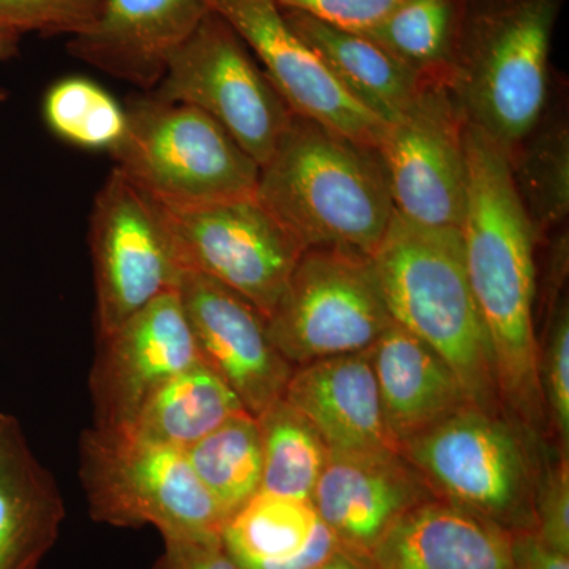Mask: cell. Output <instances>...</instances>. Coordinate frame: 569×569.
Returning <instances> with one entry per match:
<instances>
[{
  "instance_id": "cell-1",
  "label": "cell",
  "mask_w": 569,
  "mask_h": 569,
  "mask_svg": "<svg viewBox=\"0 0 569 569\" xmlns=\"http://www.w3.org/2000/svg\"><path fill=\"white\" fill-rule=\"evenodd\" d=\"M463 146L468 182L460 234L468 282L488 329L505 411L541 437L548 419L533 320L538 230L503 149L467 122Z\"/></svg>"
},
{
  "instance_id": "cell-2",
  "label": "cell",
  "mask_w": 569,
  "mask_h": 569,
  "mask_svg": "<svg viewBox=\"0 0 569 569\" xmlns=\"http://www.w3.org/2000/svg\"><path fill=\"white\" fill-rule=\"evenodd\" d=\"M257 200L302 249L369 257L396 212L377 151L296 114L260 167Z\"/></svg>"
},
{
  "instance_id": "cell-3",
  "label": "cell",
  "mask_w": 569,
  "mask_h": 569,
  "mask_svg": "<svg viewBox=\"0 0 569 569\" xmlns=\"http://www.w3.org/2000/svg\"><path fill=\"white\" fill-rule=\"evenodd\" d=\"M370 258L392 320L448 362L471 406L507 415L488 329L468 282L460 230L419 227L395 212Z\"/></svg>"
},
{
  "instance_id": "cell-4",
  "label": "cell",
  "mask_w": 569,
  "mask_h": 569,
  "mask_svg": "<svg viewBox=\"0 0 569 569\" xmlns=\"http://www.w3.org/2000/svg\"><path fill=\"white\" fill-rule=\"evenodd\" d=\"M560 7L561 0H489L467 9L451 93L468 126L509 159L545 110Z\"/></svg>"
},
{
  "instance_id": "cell-5",
  "label": "cell",
  "mask_w": 569,
  "mask_h": 569,
  "mask_svg": "<svg viewBox=\"0 0 569 569\" xmlns=\"http://www.w3.org/2000/svg\"><path fill=\"white\" fill-rule=\"evenodd\" d=\"M539 438L508 415L468 406L397 451L433 498L516 533L537 529L535 492L545 459Z\"/></svg>"
},
{
  "instance_id": "cell-6",
  "label": "cell",
  "mask_w": 569,
  "mask_h": 569,
  "mask_svg": "<svg viewBox=\"0 0 569 569\" xmlns=\"http://www.w3.org/2000/svg\"><path fill=\"white\" fill-rule=\"evenodd\" d=\"M126 114L110 152L114 168L157 203L187 209L257 197L260 164L204 111L148 92Z\"/></svg>"
},
{
  "instance_id": "cell-7",
  "label": "cell",
  "mask_w": 569,
  "mask_h": 569,
  "mask_svg": "<svg viewBox=\"0 0 569 569\" xmlns=\"http://www.w3.org/2000/svg\"><path fill=\"white\" fill-rule=\"evenodd\" d=\"M80 478L96 522L152 526L163 539H222L228 516L178 449L93 426L81 437Z\"/></svg>"
},
{
  "instance_id": "cell-8",
  "label": "cell",
  "mask_w": 569,
  "mask_h": 569,
  "mask_svg": "<svg viewBox=\"0 0 569 569\" xmlns=\"http://www.w3.org/2000/svg\"><path fill=\"white\" fill-rule=\"evenodd\" d=\"M392 321L369 254L313 247L299 257L266 326L279 353L299 367L369 350Z\"/></svg>"
},
{
  "instance_id": "cell-9",
  "label": "cell",
  "mask_w": 569,
  "mask_h": 569,
  "mask_svg": "<svg viewBox=\"0 0 569 569\" xmlns=\"http://www.w3.org/2000/svg\"><path fill=\"white\" fill-rule=\"evenodd\" d=\"M151 93L211 116L260 167L295 116L241 37L213 11L171 58Z\"/></svg>"
},
{
  "instance_id": "cell-10",
  "label": "cell",
  "mask_w": 569,
  "mask_h": 569,
  "mask_svg": "<svg viewBox=\"0 0 569 569\" xmlns=\"http://www.w3.org/2000/svg\"><path fill=\"white\" fill-rule=\"evenodd\" d=\"M97 335L168 291L183 276L162 206L112 168L93 198L89 217Z\"/></svg>"
},
{
  "instance_id": "cell-11",
  "label": "cell",
  "mask_w": 569,
  "mask_h": 569,
  "mask_svg": "<svg viewBox=\"0 0 569 569\" xmlns=\"http://www.w3.org/2000/svg\"><path fill=\"white\" fill-rule=\"evenodd\" d=\"M162 209L183 271L211 277L268 320L305 249L257 197Z\"/></svg>"
},
{
  "instance_id": "cell-12",
  "label": "cell",
  "mask_w": 569,
  "mask_h": 569,
  "mask_svg": "<svg viewBox=\"0 0 569 569\" xmlns=\"http://www.w3.org/2000/svg\"><path fill=\"white\" fill-rule=\"evenodd\" d=\"M463 132L466 119L445 88L387 123L376 151L397 216L419 227L460 230L468 182Z\"/></svg>"
},
{
  "instance_id": "cell-13",
  "label": "cell",
  "mask_w": 569,
  "mask_h": 569,
  "mask_svg": "<svg viewBox=\"0 0 569 569\" xmlns=\"http://www.w3.org/2000/svg\"><path fill=\"white\" fill-rule=\"evenodd\" d=\"M241 37L291 112L376 151L385 123L340 84L276 0H209Z\"/></svg>"
},
{
  "instance_id": "cell-14",
  "label": "cell",
  "mask_w": 569,
  "mask_h": 569,
  "mask_svg": "<svg viewBox=\"0 0 569 569\" xmlns=\"http://www.w3.org/2000/svg\"><path fill=\"white\" fill-rule=\"evenodd\" d=\"M201 362L178 291H168L99 337L91 372L93 426L127 429L168 380Z\"/></svg>"
},
{
  "instance_id": "cell-15",
  "label": "cell",
  "mask_w": 569,
  "mask_h": 569,
  "mask_svg": "<svg viewBox=\"0 0 569 569\" xmlns=\"http://www.w3.org/2000/svg\"><path fill=\"white\" fill-rule=\"evenodd\" d=\"M201 361L228 385L252 417L282 399L295 367L269 337L257 307L211 277L183 272L178 288Z\"/></svg>"
},
{
  "instance_id": "cell-16",
  "label": "cell",
  "mask_w": 569,
  "mask_h": 569,
  "mask_svg": "<svg viewBox=\"0 0 569 569\" xmlns=\"http://www.w3.org/2000/svg\"><path fill=\"white\" fill-rule=\"evenodd\" d=\"M432 498L417 468L399 451L376 449L329 451L312 503L342 548L370 557L408 511Z\"/></svg>"
},
{
  "instance_id": "cell-17",
  "label": "cell",
  "mask_w": 569,
  "mask_h": 569,
  "mask_svg": "<svg viewBox=\"0 0 569 569\" xmlns=\"http://www.w3.org/2000/svg\"><path fill=\"white\" fill-rule=\"evenodd\" d=\"M209 13V0H104L99 21L71 37L67 51L114 80L151 92Z\"/></svg>"
},
{
  "instance_id": "cell-18",
  "label": "cell",
  "mask_w": 569,
  "mask_h": 569,
  "mask_svg": "<svg viewBox=\"0 0 569 569\" xmlns=\"http://www.w3.org/2000/svg\"><path fill=\"white\" fill-rule=\"evenodd\" d=\"M283 399L312 422L331 451H397L381 413L370 348L295 367Z\"/></svg>"
},
{
  "instance_id": "cell-19",
  "label": "cell",
  "mask_w": 569,
  "mask_h": 569,
  "mask_svg": "<svg viewBox=\"0 0 569 569\" xmlns=\"http://www.w3.org/2000/svg\"><path fill=\"white\" fill-rule=\"evenodd\" d=\"M370 355L385 426L397 449L471 406L448 362L396 321Z\"/></svg>"
},
{
  "instance_id": "cell-20",
  "label": "cell",
  "mask_w": 569,
  "mask_h": 569,
  "mask_svg": "<svg viewBox=\"0 0 569 569\" xmlns=\"http://www.w3.org/2000/svg\"><path fill=\"white\" fill-rule=\"evenodd\" d=\"M370 559L376 569H511V533L432 498L408 511Z\"/></svg>"
},
{
  "instance_id": "cell-21",
  "label": "cell",
  "mask_w": 569,
  "mask_h": 569,
  "mask_svg": "<svg viewBox=\"0 0 569 569\" xmlns=\"http://www.w3.org/2000/svg\"><path fill=\"white\" fill-rule=\"evenodd\" d=\"M283 14L340 84L385 126L406 116L433 89L443 88L399 61L365 33L326 24L301 11L283 10Z\"/></svg>"
},
{
  "instance_id": "cell-22",
  "label": "cell",
  "mask_w": 569,
  "mask_h": 569,
  "mask_svg": "<svg viewBox=\"0 0 569 569\" xmlns=\"http://www.w3.org/2000/svg\"><path fill=\"white\" fill-rule=\"evenodd\" d=\"M63 519L61 490L10 417L0 430V569H39Z\"/></svg>"
},
{
  "instance_id": "cell-23",
  "label": "cell",
  "mask_w": 569,
  "mask_h": 569,
  "mask_svg": "<svg viewBox=\"0 0 569 569\" xmlns=\"http://www.w3.org/2000/svg\"><path fill=\"white\" fill-rule=\"evenodd\" d=\"M249 413L227 383L198 362L157 389L127 432L148 443L186 451L236 417Z\"/></svg>"
},
{
  "instance_id": "cell-24",
  "label": "cell",
  "mask_w": 569,
  "mask_h": 569,
  "mask_svg": "<svg viewBox=\"0 0 569 569\" xmlns=\"http://www.w3.org/2000/svg\"><path fill=\"white\" fill-rule=\"evenodd\" d=\"M468 0H403L365 36L451 91Z\"/></svg>"
},
{
  "instance_id": "cell-25",
  "label": "cell",
  "mask_w": 569,
  "mask_h": 569,
  "mask_svg": "<svg viewBox=\"0 0 569 569\" xmlns=\"http://www.w3.org/2000/svg\"><path fill=\"white\" fill-rule=\"evenodd\" d=\"M318 523L312 501L260 490L228 519L222 545L242 567L279 563L307 548Z\"/></svg>"
},
{
  "instance_id": "cell-26",
  "label": "cell",
  "mask_w": 569,
  "mask_h": 569,
  "mask_svg": "<svg viewBox=\"0 0 569 569\" xmlns=\"http://www.w3.org/2000/svg\"><path fill=\"white\" fill-rule=\"evenodd\" d=\"M254 418L263 449L260 490L312 501L331 449L312 422L283 397Z\"/></svg>"
},
{
  "instance_id": "cell-27",
  "label": "cell",
  "mask_w": 569,
  "mask_h": 569,
  "mask_svg": "<svg viewBox=\"0 0 569 569\" xmlns=\"http://www.w3.org/2000/svg\"><path fill=\"white\" fill-rule=\"evenodd\" d=\"M183 455L228 519L260 492L263 449L257 418L250 413L217 427Z\"/></svg>"
},
{
  "instance_id": "cell-28",
  "label": "cell",
  "mask_w": 569,
  "mask_h": 569,
  "mask_svg": "<svg viewBox=\"0 0 569 569\" xmlns=\"http://www.w3.org/2000/svg\"><path fill=\"white\" fill-rule=\"evenodd\" d=\"M43 118L56 137L88 151L111 152L127 126L126 108L102 86L81 77L51 86Z\"/></svg>"
},
{
  "instance_id": "cell-29",
  "label": "cell",
  "mask_w": 569,
  "mask_h": 569,
  "mask_svg": "<svg viewBox=\"0 0 569 569\" xmlns=\"http://www.w3.org/2000/svg\"><path fill=\"white\" fill-rule=\"evenodd\" d=\"M512 176L537 230L563 222L569 211L567 129L549 130L535 140Z\"/></svg>"
},
{
  "instance_id": "cell-30",
  "label": "cell",
  "mask_w": 569,
  "mask_h": 569,
  "mask_svg": "<svg viewBox=\"0 0 569 569\" xmlns=\"http://www.w3.org/2000/svg\"><path fill=\"white\" fill-rule=\"evenodd\" d=\"M538 378L548 425L559 438L560 452L569 448V309L560 298L549 317L545 342L538 347Z\"/></svg>"
},
{
  "instance_id": "cell-31",
  "label": "cell",
  "mask_w": 569,
  "mask_h": 569,
  "mask_svg": "<svg viewBox=\"0 0 569 569\" xmlns=\"http://www.w3.org/2000/svg\"><path fill=\"white\" fill-rule=\"evenodd\" d=\"M104 7V0H0V33L80 36L89 31Z\"/></svg>"
},
{
  "instance_id": "cell-32",
  "label": "cell",
  "mask_w": 569,
  "mask_h": 569,
  "mask_svg": "<svg viewBox=\"0 0 569 569\" xmlns=\"http://www.w3.org/2000/svg\"><path fill=\"white\" fill-rule=\"evenodd\" d=\"M535 518L538 537L569 556V463L563 452L556 460L542 459L535 492Z\"/></svg>"
},
{
  "instance_id": "cell-33",
  "label": "cell",
  "mask_w": 569,
  "mask_h": 569,
  "mask_svg": "<svg viewBox=\"0 0 569 569\" xmlns=\"http://www.w3.org/2000/svg\"><path fill=\"white\" fill-rule=\"evenodd\" d=\"M282 10L301 11L326 24L366 33L403 0H276Z\"/></svg>"
},
{
  "instance_id": "cell-34",
  "label": "cell",
  "mask_w": 569,
  "mask_h": 569,
  "mask_svg": "<svg viewBox=\"0 0 569 569\" xmlns=\"http://www.w3.org/2000/svg\"><path fill=\"white\" fill-rule=\"evenodd\" d=\"M162 556L152 569H242L223 548L222 539H163Z\"/></svg>"
},
{
  "instance_id": "cell-35",
  "label": "cell",
  "mask_w": 569,
  "mask_h": 569,
  "mask_svg": "<svg viewBox=\"0 0 569 569\" xmlns=\"http://www.w3.org/2000/svg\"><path fill=\"white\" fill-rule=\"evenodd\" d=\"M511 569H569V556L550 548L537 531L511 533Z\"/></svg>"
},
{
  "instance_id": "cell-36",
  "label": "cell",
  "mask_w": 569,
  "mask_h": 569,
  "mask_svg": "<svg viewBox=\"0 0 569 569\" xmlns=\"http://www.w3.org/2000/svg\"><path fill=\"white\" fill-rule=\"evenodd\" d=\"M339 548L340 542L320 520L307 548L295 556L293 559L279 561V563H254L244 565V567L238 565L242 569H313Z\"/></svg>"
},
{
  "instance_id": "cell-37",
  "label": "cell",
  "mask_w": 569,
  "mask_h": 569,
  "mask_svg": "<svg viewBox=\"0 0 569 569\" xmlns=\"http://www.w3.org/2000/svg\"><path fill=\"white\" fill-rule=\"evenodd\" d=\"M313 569H376V567H373L372 559L366 553L340 546L336 552H332L328 559L321 561Z\"/></svg>"
},
{
  "instance_id": "cell-38",
  "label": "cell",
  "mask_w": 569,
  "mask_h": 569,
  "mask_svg": "<svg viewBox=\"0 0 569 569\" xmlns=\"http://www.w3.org/2000/svg\"><path fill=\"white\" fill-rule=\"evenodd\" d=\"M20 37L0 33V62L9 61L20 51Z\"/></svg>"
},
{
  "instance_id": "cell-39",
  "label": "cell",
  "mask_w": 569,
  "mask_h": 569,
  "mask_svg": "<svg viewBox=\"0 0 569 569\" xmlns=\"http://www.w3.org/2000/svg\"><path fill=\"white\" fill-rule=\"evenodd\" d=\"M9 418L10 417H7V415L0 413V430H2V427L9 421Z\"/></svg>"
},
{
  "instance_id": "cell-40",
  "label": "cell",
  "mask_w": 569,
  "mask_h": 569,
  "mask_svg": "<svg viewBox=\"0 0 569 569\" xmlns=\"http://www.w3.org/2000/svg\"><path fill=\"white\" fill-rule=\"evenodd\" d=\"M6 99H7V92L3 91L2 88H0V103H2L3 100H6Z\"/></svg>"
}]
</instances>
